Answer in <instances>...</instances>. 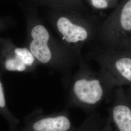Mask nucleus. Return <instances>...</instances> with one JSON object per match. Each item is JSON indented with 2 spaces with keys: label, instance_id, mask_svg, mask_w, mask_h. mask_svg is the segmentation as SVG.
Wrapping results in <instances>:
<instances>
[{
  "label": "nucleus",
  "instance_id": "obj_1",
  "mask_svg": "<svg viewBox=\"0 0 131 131\" xmlns=\"http://www.w3.org/2000/svg\"><path fill=\"white\" fill-rule=\"evenodd\" d=\"M78 69L70 83V106L92 111L111 98L115 88L100 71H94L83 56L78 59Z\"/></svg>",
  "mask_w": 131,
  "mask_h": 131
},
{
  "label": "nucleus",
  "instance_id": "obj_2",
  "mask_svg": "<svg viewBox=\"0 0 131 131\" xmlns=\"http://www.w3.org/2000/svg\"><path fill=\"white\" fill-rule=\"evenodd\" d=\"M71 9L57 16L56 26L63 43L79 59L83 47L97 40L103 21Z\"/></svg>",
  "mask_w": 131,
  "mask_h": 131
},
{
  "label": "nucleus",
  "instance_id": "obj_3",
  "mask_svg": "<svg viewBox=\"0 0 131 131\" xmlns=\"http://www.w3.org/2000/svg\"><path fill=\"white\" fill-rule=\"evenodd\" d=\"M97 44L88 52V57L98 63L99 71L115 88L131 86V54L122 49Z\"/></svg>",
  "mask_w": 131,
  "mask_h": 131
},
{
  "label": "nucleus",
  "instance_id": "obj_4",
  "mask_svg": "<svg viewBox=\"0 0 131 131\" xmlns=\"http://www.w3.org/2000/svg\"><path fill=\"white\" fill-rule=\"evenodd\" d=\"M131 40V0H126L103 21L96 42L117 48Z\"/></svg>",
  "mask_w": 131,
  "mask_h": 131
},
{
  "label": "nucleus",
  "instance_id": "obj_5",
  "mask_svg": "<svg viewBox=\"0 0 131 131\" xmlns=\"http://www.w3.org/2000/svg\"><path fill=\"white\" fill-rule=\"evenodd\" d=\"M103 129L104 131H131V102L123 86L114 89L113 101Z\"/></svg>",
  "mask_w": 131,
  "mask_h": 131
},
{
  "label": "nucleus",
  "instance_id": "obj_6",
  "mask_svg": "<svg viewBox=\"0 0 131 131\" xmlns=\"http://www.w3.org/2000/svg\"><path fill=\"white\" fill-rule=\"evenodd\" d=\"M33 40L30 49L34 57L42 64H47L54 61V52L51 47V35L42 24L35 26L31 31Z\"/></svg>",
  "mask_w": 131,
  "mask_h": 131
},
{
  "label": "nucleus",
  "instance_id": "obj_7",
  "mask_svg": "<svg viewBox=\"0 0 131 131\" xmlns=\"http://www.w3.org/2000/svg\"><path fill=\"white\" fill-rule=\"evenodd\" d=\"M75 128L67 112L41 117L32 125L33 131H73Z\"/></svg>",
  "mask_w": 131,
  "mask_h": 131
},
{
  "label": "nucleus",
  "instance_id": "obj_8",
  "mask_svg": "<svg viewBox=\"0 0 131 131\" xmlns=\"http://www.w3.org/2000/svg\"><path fill=\"white\" fill-rule=\"evenodd\" d=\"M73 131H104L103 124H100L98 119L95 115L87 118L79 127L76 128Z\"/></svg>",
  "mask_w": 131,
  "mask_h": 131
},
{
  "label": "nucleus",
  "instance_id": "obj_9",
  "mask_svg": "<svg viewBox=\"0 0 131 131\" xmlns=\"http://www.w3.org/2000/svg\"><path fill=\"white\" fill-rule=\"evenodd\" d=\"M26 66L22 60L16 54L13 58L7 59L5 64L6 69L9 71H23L26 69Z\"/></svg>",
  "mask_w": 131,
  "mask_h": 131
},
{
  "label": "nucleus",
  "instance_id": "obj_10",
  "mask_svg": "<svg viewBox=\"0 0 131 131\" xmlns=\"http://www.w3.org/2000/svg\"><path fill=\"white\" fill-rule=\"evenodd\" d=\"M15 52L26 65H32L35 61V58L32 53L29 52L28 50L25 48H17L15 50Z\"/></svg>",
  "mask_w": 131,
  "mask_h": 131
},
{
  "label": "nucleus",
  "instance_id": "obj_11",
  "mask_svg": "<svg viewBox=\"0 0 131 131\" xmlns=\"http://www.w3.org/2000/svg\"><path fill=\"white\" fill-rule=\"evenodd\" d=\"M91 5L97 9H105L112 6L115 0H89Z\"/></svg>",
  "mask_w": 131,
  "mask_h": 131
},
{
  "label": "nucleus",
  "instance_id": "obj_12",
  "mask_svg": "<svg viewBox=\"0 0 131 131\" xmlns=\"http://www.w3.org/2000/svg\"><path fill=\"white\" fill-rule=\"evenodd\" d=\"M5 100L3 85L0 82V107L4 108L5 106Z\"/></svg>",
  "mask_w": 131,
  "mask_h": 131
},
{
  "label": "nucleus",
  "instance_id": "obj_13",
  "mask_svg": "<svg viewBox=\"0 0 131 131\" xmlns=\"http://www.w3.org/2000/svg\"><path fill=\"white\" fill-rule=\"evenodd\" d=\"M116 48L123 49L131 54V40L128 42L124 43L120 47H117Z\"/></svg>",
  "mask_w": 131,
  "mask_h": 131
},
{
  "label": "nucleus",
  "instance_id": "obj_14",
  "mask_svg": "<svg viewBox=\"0 0 131 131\" xmlns=\"http://www.w3.org/2000/svg\"><path fill=\"white\" fill-rule=\"evenodd\" d=\"M125 92L127 98L131 102V86H128L127 89H125Z\"/></svg>",
  "mask_w": 131,
  "mask_h": 131
}]
</instances>
